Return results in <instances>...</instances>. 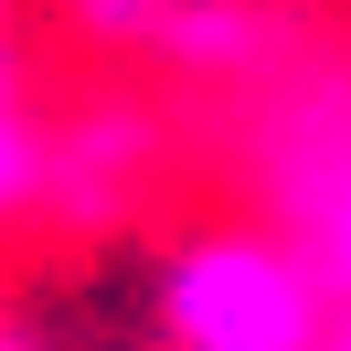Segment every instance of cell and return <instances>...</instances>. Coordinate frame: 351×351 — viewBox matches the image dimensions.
<instances>
[{
    "label": "cell",
    "instance_id": "cell-1",
    "mask_svg": "<svg viewBox=\"0 0 351 351\" xmlns=\"http://www.w3.org/2000/svg\"><path fill=\"white\" fill-rule=\"evenodd\" d=\"M171 351H330V277L256 223H202L160 256Z\"/></svg>",
    "mask_w": 351,
    "mask_h": 351
},
{
    "label": "cell",
    "instance_id": "cell-2",
    "mask_svg": "<svg viewBox=\"0 0 351 351\" xmlns=\"http://www.w3.org/2000/svg\"><path fill=\"white\" fill-rule=\"evenodd\" d=\"M53 181V149H43V128H32L22 107H11V86H0V223L22 213L32 192Z\"/></svg>",
    "mask_w": 351,
    "mask_h": 351
},
{
    "label": "cell",
    "instance_id": "cell-3",
    "mask_svg": "<svg viewBox=\"0 0 351 351\" xmlns=\"http://www.w3.org/2000/svg\"><path fill=\"white\" fill-rule=\"evenodd\" d=\"M0 351H53V341L32 330V308H0Z\"/></svg>",
    "mask_w": 351,
    "mask_h": 351
}]
</instances>
